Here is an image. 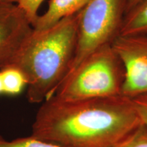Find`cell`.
Listing matches in <instances>:
<instances>
[{"mask_svg": "<svg viewBox=\"0 0 147 147\" xmlns=\"http://www.w3.org/2000/svg\"><path fill=\"white\" fill-rule=\"evenodd\" d=\"M142 121L123 95L44 101L32 124L34 138L60 147H115Z\"/></svg>", "mask_w": 147, "mask_h": 147, "instance_id": "1", "label": "cell"}, {"mask_svg": "<svg viewBox=\"0 0 147 147\" xmlns=\"http://www.w3.org/2000/svg\"><path fill=\"white\" fill-rule=\"evenodd\" d=\"M78 22V12L48 29H34L12 59L8 67L26 78L29 102L47 100L67 75L76 55Z\"/></svg>", "mask_w": 147, "mask_h": 147, "instance_id": "2", "label": "cell"}, {"mask_svg": "<svg viewBox=\"0 0 147 147\" xmlns=\"http://www.w3.org/2000/svg\"><path fill=\"white\" fill-rule=\"evenodd\" d=\"M125 71L111 45L97 49L65 77L52 96L63 101L121 95Z\"/></svg>", "mask_w": 147, "mask_h": 147, "instance_id": "3", "label": "cell"}, {"mask_svg": "<svg viewBox=\"0 0 147 147\" xmlns=\"http://www.w3.org/2000/svg\"><path fill=\"white\" fill-rule=\"evenodd\" d=\"M125 12L126 0H90L78 12L76 55L67 75L88 55L120 36Z\"/></svg>", "mask_w": 147, "mask_h": 147, "instance_id": "4", "label": "cell"}, {"mask_svg": "<svg viewBox=\"0 0 147 147\" xmlns=\"http://www.w3.org/2000/svg\"><path fill=\"white\" fill-rule=\"evenodd\" d=\"M111 45L123 65L121 95L132 99L147 93V35L119 36Z\"/></svg>", "mask_w": 147, "mask_h": 147, "instance_id": "5", "label": "cell"}, {"mask_svg": "<svg viewBox=\"0 0 147 147\" xmlns=\"http://www.w3.org/2000/svg\"><path fill=\"white\" fill-rule=\"evenodd\" d=\"M33 30L17 3L0 1V70L9 67Z\"/></svg>", "mask_w": 147, "mask_h": 147, "instance_id": "6", "label": "cell"}, {"mask_svg": "<svg viewBox=\"0 0 147 147\" xmlns=\"http://www.w3.org/2000/svg\"><path fill=\"white\" fill-rule=\"evenodd\" d=\"M90 0H50L47 10L38 16L33 25L36 30L52 27L64 18L76 14L87 5Z\"/></svg>", "mask_w": 147, "mask_h": 147, "instance_id": "7", "label": "cell"}, {"mask_svg": "<svg viewBox=\"0 0 147 147\" xmlns=\"http://www.w3.org/2000/svg\"><path fill=\"white\" fill-rule=\"evenodd\" d=\"M147 35V0H140L125 14L120 36Z\"/></svg>", "mask_w": 147, "mask_h": 147, "instance_id": "8", "label": "cell"}, {"mask_svg": "<svg viewBox=\"0 0 147 147\" xmlns=\"http://www.w3.org/2000/svg\"><path fill=\"white\" fill-rule=\"evenodd\" d=\"M3 85V93L15 95L21 93L27 84L26 78L19 69L7 67L0 70Z\"/></svg>", "mask_w": 147, "mask_h": 147, "instance_id": "9", "label": "cell"}, {"mask_svg": "<svg viewBox=\"0 0 147 147\" xmlns=\"http://www.w3.org/2000/svg\"><path fill=\"white\" fill-rule=\"evenodd\" d=\"M115 147H147V126L142 123Z\"/></svg>", "mask_w": 147, "mask_h": 147, "instance_id": "10", "label": "cell"}, {"mask_svg": "<svg viewBox=\"0 0 147 147\" xmlns=\"http://www.w3.org/2000/svg\"><path fill=\"white\" fill-rule=\"evenodd\" d=\"M0 147H60L52 143L36 139L32 136L8 140L0 135Z\"/></svg>", "mask_w": 147, "mask_h": 147, "instance_id": "11", "label": "cell"}, {"mask_svg": "<svg viewBox=\"0 0 147 147\" xmlns=\"http://www.w3.org/2000/svg\"><path fill=\"white\" fill-rule=\"evenodd\" d=\"M45 0H18L17 4L25 12L27 18L33 25L38 17V10Z\"/></svg>", "mask_w": 147, "mask_h": 147, "instance_id": "12", "label": "cell"}, {"mask_svg": "<svg viewBox=\"0 0 147 147\" xmlns=\"http://www.w3.org/2000/svg\"><path fill=\"white\" fill-rule=\"evenodd\" d=\"M131 100L140 119L147 126V93L138 95Z\"/></svg>", "mask_w": 147, "mask_h": 147, "instance_id": "13", "label": "cell"}, {"mask_svg": "<svg viewBox=\"0 0 147 147\" xmlns=\"http://www.w3.org/2000/svg\"><path fill=\"white\" fill-rule=\"evenodd\" d=\"M140 0H126V12L131 10L133 7L135 6Z\"/></svg>", "mask_w": 147, "mask_h": 147, "instance_id": "14", "label": "cell"}, {"mask_svg": "<svg viewBox=\"0 0 147 147\" xmlns=\"http://www.w3.org/2000/svg\"><path fill=\"white\" fill-rule=\"evenodd\" d=\"M1 93H3V85L2 78H1V74H0V94H1Z\"/></svg>", "mask_w": 147, "mask_h": 147, "instance_id": "15", "label": "cell"}, {"mask_svg": "<svg viewBox=\"0 0 147 147\" xmlns=\"http://www.w3.org/2000/svg\"><path fill=\"white\" fill-rule=\"evenodd\" d=\"M0 1H3V2H8V3H17L18 0H0Z\"/></svg>", "mask_w": 147, "mask_h": 147, "instance_id": "16", "label": "cell"}]
</instances>
